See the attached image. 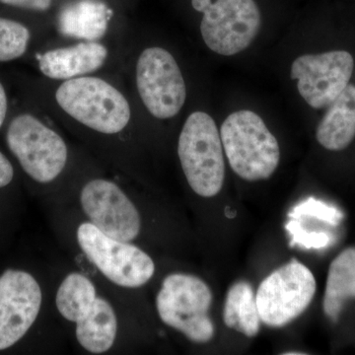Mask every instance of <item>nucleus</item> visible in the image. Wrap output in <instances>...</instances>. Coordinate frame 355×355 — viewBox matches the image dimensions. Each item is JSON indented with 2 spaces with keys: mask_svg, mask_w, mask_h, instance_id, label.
Returning <instances> with one entry per match:
<instances>
[{
  "mask_svg": "<svg viewBox=\"0 0 355 355\" xmlns=\"http://www.w3.org/2000/svg\"><path fill=\"white\" fill-rule=\"evenodd\" d=\"M318 142L331 151H340L355 139V85L349 84L328 107L318 125Z\"/></svg>",
  "mask_w": 355,
  "mask_h": 355,
  "instance_id": "15",
  "label": "nucleus"
},
{
  "mask_svg": "<svg viewBox=\"0 0 355 355\" xmlns=\"http://www.w3.org/2000/svg\"><path fill=\"white\" fill-rule=\"evenodd\" d=\"M7 110H8V101H7L6 88L0 83V128L3 125L4 121H6Z\"/></svg>",
  "mask_w": 355,
  "mask_h": 355,
  "instance_id": "25",
  "label": "nucleus"
},
{
  "mask_svg": "<svg viewBox=\"0 0 355 355\" xmlns=\"http://www.w3.org/2000/svg\"><path fill=\"white\" fill-rule=\"evenodd\" d=\"M224 323L232 329L254 338L261 328V317L257 304L256 293L248 282H235L229 288L223 309Z\"/></svg>",
  "mask_w": 355,
  "mask_h": 355,
  "instance_id": "18",
  "label": "nucleus"
},
{
  "mask_svg": "<svg viewBox=\"0 0 355 355\" xmlns=\"http://www.w3.org/2000/svg\"><path fill=\"white\" fill-rule=\"evenodd\" d=\"M135 83L140 99L154 118L168 120L183 109L186 83L177 60L165 49L151 46L140 53Z\"/></svg>",
  "mask_w": 355,
  "mask_h": 355,
  "instance_id": "9",
  "label": "nucleus"
},
{
  "mask_svg": "<svg viewBox=\"0 0 355 355\" xmlns=\"http://www.w3.org/2000/svg\"><path fill=\"white\" fill-rule=\"evenodd\" d=\"M76 324V338L84 349L100 354L113 347L118 319L113 306L106 299L97 296L90 309Z\"/></svg>",
  "mask_w": 355,
  "mask_h": 355,
  "instance_id": "16",
  "label": "nucleus"
},
{
  "mask_svg": "<svg viewBox=\"0 0 355 355\" xmlns=\"http://www.w3.org/2000/svg\"><path fill=\"white\" fill-rule=\"evenodd\" d=\"M58 107L70 118L103 135H116L132 120L125 96L104 79L81 76L69 79L55 91Z\"/></svg>",
  "mask_w": 355,
  "mask_h": 355,
  "instance_id": "2",
  "label": "nucleus"
},
{
  "mask_svg": "<svg viewBox=\"0 0 355 355\" xmlns=\"http://www.w3.org/2000/svg\"><path fill=\"white\" fill-rule=\"evenodd\" d=\"M108 55V49L104 44L98 41H83L46 51L39 57V67L48 78L65 81L97 71Z\"/></svg>",
  "mask_w": 355,
  "mask_h": 355,
  "instance_id": "13",
  "label": "nucleus"
},
{
  "mask_svg": "<svg viewBox=\"0 0 355 355\" xmlns=\"http://www.w3.org/2000/svg\"><path fill=\"white\" fill-rule=\"evenodd\" d=\"M354 60L349 51L307 53L295 58L291 78L297 81L299 94L313 109L328 108L349 84Z\"/></svg>",
  "mask_w": 355,
  "mask_h": 355,
  "instance_id": "10",
  "label": "nucleus"
},
{
  "mask_svg": "<svg viewBox=\"0 0 355 355\" xmlns=\"http://www.w3.org/2000/svg\"><path fill=\"white\" fill-rule=\"evenodd\" d=\"M42 301L41 286L29 272L7 270L0 275V350L12 347L27 334Z\"/></svg>",
  "mask_w": 355,
  "mask_h": 355,
  "instance_id": "12",
  "label": "nucleus"
},
{
  "mask_svg": "<svg viewBox=\"0 0 355 355\" xmlns=\"http://www.w3.org/2000/svg\"><path fill=\"white\" fill-rule=\"evenodd\" d=\"M317 284L302 263L292 259L261 282L256 293L261 321L270 328H282L309 307Z\"/></svg>",
  "mask_w": 355,
  "mask_h": 355,
  "instance_id": "7",
  "label": "nucleus"
},
{
  "mask_svg": "<svg viewBox=\"0 0 355 355\" xmlns=\"http://www.w3.org/2000/svg\"><path fill=\"white\" fill-rule=\"evenodd\" d=\"M96 298L94 284L83 273L72 272L58 287L55 304L64 319L76 323L90 309Z\"/></svg>",
  "mask_w": 355,
  "mask_h": 355,
  "instance_id": "19",
  "label": "nucleus"
},
{
  "mask_svg": "<svg viewBox=\"0 0 355 355\" xmlns=\"http://www.w3.org/2000/svg\"><path fill=\"white\" fill-rule=\"evenodd\" d=\"M212 292L200 277L172 273L163 280L156 297V308L163 323L183 334L191 342L209 343L216 327L209 312Z\"/></svg>",
  "mask_w": 355,
  "mask_h": 355,
  "instance_id": "4",
  "label": "nucleus"
},
{
  "mask_svg": "<svg viewBox=\"0 0 355 355\" xmlns=\"http://www.w3.org/2000/svg\"><path fill=\"white\" fill-rule=\"evenodd\" d=\"M6 142L26 174L38 183L55 181L67 166L64 139L34 114L16 116L7 128Z\"/></svg>",
  "mask_w": 355,
  "mask_h": 355,
  "instance_id": "5",
  "label": "nucleus"
},
{
  "mask_svg": "<svg viewBox=\"0 0 355 355\" xmlns=\"http://www.w3.org/2000/svg\"><path fill=\"white\" fill-rule=\"evenodd\" d=\"M31 32L22 23L0 17V62H11L27 51Z\"/></svg>",
  "mask_w": 355,
  "mask_h": 355,
  "instance_id": "20",
  "label": "nucleus"
},
{
  "mask_svg": "<svg viewBox=\"0 0 355 355\" xmlns=\"http://www.w3.org/2000/svg\"><path fill=\"white\" fill-rule=\"evenodd\" d=\"M0 3L17 7V8L27 9V10L44 12L50 9L53 0H0Z\"/></svg>",
  "mask_w": 355,
  "mask_h": 355,
  "instance_id": "23",
  "label": "nucleus"
},
{
  "mask_svg": "<svg viewBox=\"0 0 355 355\" xmlns=\"http://www.w3.org/2000/svg\"><path fill=\"white\" fill-rule=\"evenodd\" d=\"M220 137L231 169L245 181L270 179L279 167V142L254 112L241 110L229 114Z\"/></svg>",
  "mask_w": 355,
  "mask_h": 355,
  "instance_id": "1",
  "label": "nucleus"
},
{
  "mask_svg": "<svg viewBox=\"0 0 355 355\" xmlns=\"http://www.w3.org/2000/svg\"><path fill=\"white\" fill-rule=\"evenodd\" d=\"M14 177L13 166L6 156L0 151V188L8 186Z\"/></svg>",
  "mask_w": 355,
  "mask_h": 355,
  "instance_id": "24",
  "label": "nucleus"
},
{
  "mask_svg": "<svg viewBox=\"0 0 355 355\" xmlns=\"http://www.w3.org/2000/svg\"><path fill=\"white\" fill-rule=\"evenodd\" d=\"M76 236L89 260L116 286L137 288L153 279L154 261L139 247L109 237L91 222L81 224Z\"/></svg>",
  "mask_w": 355,
  "mask_h": 355,
  "instance_id": "8",
  "label": "nucleus"
},
{
  "mask_svg": "<svg viewBox=\"0 0 355 355\" xmlns=\"http://www.w3.org/2000/svg\"><path fill=\"white\" fill-rule=\"evenodd\" d=\"M294 354L301 355L303 354H301V352H286V355H294Z\"/></svg>",
  "mask_w": 355,
  "mask_h": 355,
  "instance_id": "26",
  "label": "nucleus"
},
{
  "mask_svg": "<svg viewBox=\"0 0 355 355\" xmlns=\"http://www.w3.org/2000/svg\"><path fill=\"white\" fill-rule=\"evenodd\" d=\"M81 207L91 223L104 234L130 242L139 236L140 214L132 200L118 184L105 179H94L83 187Z\"/></svg>",
  "mask_w": 355,
  "mask_h": 355,
  "instance_id": "11",
  "label": "nucleus"
},
{
  "mask_svg": "<svg viewBox=\"0 0 355 355\" xmlns=\"http://www.w3.org/2000/svg\"><path fill=\"white\" fill-rule=\"evenodd\" d=\"M178 155L191 190L202 198L218 195L225 179V161L216 121L205 112H193L184 121Z\"/></svg>",
  "mask_w": 355,
  "mask_h": 355,
  "instance_id": "3",
  "label": "nucleus"
},
{
  "mask_svg": "<svg viewBox=\"0 0 355 355\" xmlns=\"http://www.w3.org/2000/svg\"><path fill=\"white\" fill-rule=\"evenodd\" d=\"M111 8L102 0H74L58 13V29L65 37L98 41L108 31Z\"/></svg>",
  "mask_w": 355,
  "mask_h": 355,
  "instance_id": "14",
  "label": "nucleus"
},
{
  "mask_svg": "<svg viewBox=\"0 0 355 355\" xmlns=\"http://www.w3.org/2000/svg\"><path fill=\"white\" fill-rule=\"evenodd\" d=\"M289 218L299 219L301 217H313L319 220L326 222L330 225H340L343 219V214L335 207L322 202L315 198L299 202L288 214Z\"/></svg>",
  "mask_w": 355,
  "mask_h": 355,
  "instance_id": "21",
  "label": "nucleus"
},
{
  "mask_svg": "<svg viewBox=\"0 0 355 355\" xmlns=\"http://www.w3.org/2000/svg\"><path fill=\"white\" fill-rule=\"evenodd\" d=\"M286 229L291 236V247L299 246L304 249L320 250L330 246L331 236L323 231H309L303 227L298 219H291L286 224Z\"/></svg>",
  "mask_w": 355,
  "mask_h": 355,
  "instance_id": "22",
  "label": "nucleus"
},
{
  "mask_svg": "<svg viewBox=\"0 0 355 355\" xmlns=\"http://www.w3.org/2000/svg\"><path fill=\"white\" fill-rule=\"evenodd\" d=\"M355 298V248L345 249L331 261L327 279L324 314L336 322L345 303Z\"/></svg>",
  "mask_w": 355,
  "mask_h": 355,
  "instance_id": "17",
  "label": "nucleus"
},
{
  "mask_svg": "<svg viewBox=\"0 0 355 355\" xmlns=\"http://www.w3.org/2000/svg\"><path fill=\"white\" fill-rule=\"evenodd\" d=\"M191 6L202 13L203 41L218 55L241 53L260 32L261 11L254 0H191Z\"/></svg>",
  "mask_w": 355,
  "mask_h": 355,
  "instance_id": "6",
  "label": "nucleus"
}]
</instances>
